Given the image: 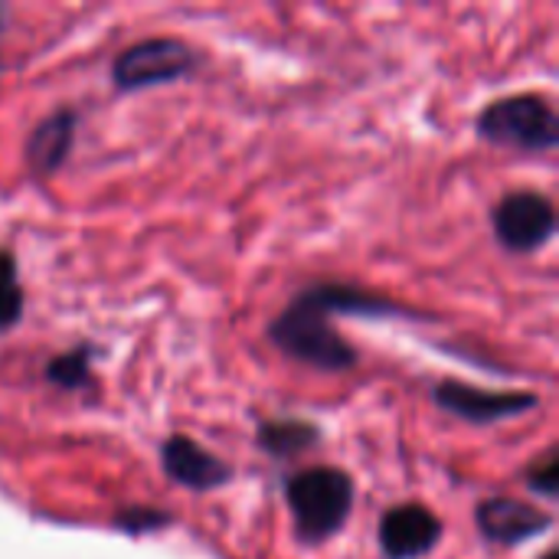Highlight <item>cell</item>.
Masks as SVG:
<instances>
[{"instance_id": "cell-1", "label": "cell", "mask_w": 559, "mask_h": 559, "mask_svg": "<svg viewBox=\"0 0 559 559\" xmlns=\"http://www.w3.org/2000/svg\"><path fill=\"white\" fill-rule=\"evenodd\" d=\"M265 337L288 360L324 373H350L360 364V354L341 337L334 314L318 301L311 285L292 295V301L269 321Z\"/></svg>"}, {"instance_id": "cell-2", "label": "cell", "mask_w": 559, "mask_h": 559, "mask_svg": "<svg viewBox=\"0 0 559 559\" xmlns=\"http://www.w3.org/2000/svg\"><path fill=\"white\" fill-rule=\"evenodd\" d=\"M285 504L292 511L295 537L305 547L334 540L354 511V478L334 465H314L285 478Z\"/></svg>"}, {"instance_id": "cell-3", "label": "cell", "mask_w": 559, "mask_h": 559, "mask_svg": "<svg viewBox=\"0 0 559 559\" xmlns=\"http://www.w3.org/2000/svg\"><path fill=\"white\" fill-rule=\"evenodd\" d=\"M481 141L521 154H550L559 144V118L554 102L540 92L495 98L475 118Z\"/></svg>"}, {"instance_id": "cell-4", "label": "cell", "mask_w": 559, "mask_h": 559, "mask_svg": "<svg viewBox=\"0 0 559 559\" xmlns=\"http://www.w3.org/2000/svg\"><path fill=\"white\" fill-rule=\"evenodd\" d=\"M203 56L177 36H151L121 49L111 62V85L118 92H147L183 82L200 69Z\"/></svg>"}, {"instance_id": "cell-5", "label": "cell", "mask_w": 559, "mask_h": 559, "mask_svg": "<svg viewBox=\"0 0 559 559\" xmlns=\"http://www.w3.org/2000/svg\"><path fill=\"white\" fill-rule=\"evenodd\" d=\"M491 229L501 249L514 255H534L557 236V210L554 200L540 190H514L504 193L491 210Z\"/></svg>"}, {"instance_id": "cell-6", "label": "cell", "mask_w": 559, "mask_h": 559, "mask_svg": "<svg viewBox=\"0 0 559 559\" xmlns=\"http://www.w3.org/2000/svg\"><path fill=\"white\" fill-rule=\"evenodd\" d=\"M432 403L455 416V419H465L472 426H495V423H504V419H518L531 409L540 406L537 393H527V390H481V386H472V383H462V380H439L432 386Z\"/></svg>"}, {"instance_id": "cell-7", "label": "cell", "mask_w": 559, "mask_h": 559, "mask_svg": "<svg viewBox=\"0 0 559 559\" xmlns=\"http://www.w3.org/2000/svg\"><path fill=\"white\" fill-rule=\"evenodd\" d=\"M557 524V518L550 511H540L531 501L521 498H485L475 508V527L478 534L495 544V547H521L527 540H537L544 534H550Z\"/></svg>"}, {"instance_id": "cell-8", "label": "cell", "mask_w": 559, "mask_h": 559, "mask_svg": "<svg viewBox=\"0 0 559 559\" xmlns=\"http://www.w3.org/2000/svg\"><path fill=\"white\" fill-rule=\"evenodd\" d=\"M160 459V472L167 481H174L177 488H187L193 495H210L219 491L233 481V468L213 455L210 449H203L197 439L190 436H167L157 449Z\"/></svg>"}, {"instance_id": "cell-9", "label": "cell", "mask_w": 559, "mask_h": 559, "mask_svg": "<svg viewBox=\"0 0 559 559\" xmlns=\"http://www.w3.org/2000/svg\"><path fill=\"white\" fill-rule=\"evenodd\" d=\"M442 521L426 504H396L380 518V550L386 559L429 557L442 540Z\"/></svg>"}, {"instance_id": "cell-10", "label": "cell", "mask_w": 559, "mask_h": 559, "mask_svg": "<svg viewBox=\"0 0 559 559\" xmlns=\"http://www.w3.org/2000/svg\"><path fill=\"white\" fill-rule=\"evenodd\" d=\"M75 131H79V111L75 108L62 105V108L49 111L26 134V144H23L26 167L36 177H52L56 170H62V164L69 160V154L75 147Z\"/></svg>"}, {"instance_id": "cell-11", "label": "cell", "mask_w": 559, "mask_h": 559, "mask_svg": "<svg viewBox=\"0 0 559 559\" xmlns=\"http://www.w3.org/2000/svg\"><path fill=\"white\" fill-rule=\"evenodd\" d=\"M321 429L301 416H275L255 426V449L269 459H295L318 449Z\"/></svg>"}, {"instance_id": "cell-12", "label": "cell", "mask_w": 559, "mask_h": 559, "mask_svg": "<svg viewBox=\"0 0 559 559\" xmlns=\"http://www.w3.org/2000/svg\"><path fill=\"white\" fill-rule=\"evenodd\" d=\"M95 357H98V347L92 344H75L72 350H62L56 357H49L43 377L49 386L62 390V393H79V390H88L95 383Z\"/></svg>"}, {"instance_id": "cell-13", "label": "cell", "mask_w": 559, "mask_h": 559, "mask_svg": "<svg viewBox=\"0 0 559 559\" xmlns=\"http://www.w3.org/2000/svg\"><path fill=\"white\" fill-rule=\"evenodd\" d=\"M174 524V514L164 508H151V504H128L111 518V527L128 534V537H147V534H160Z\"/></svg>"}, {"instance_id": "cell-14", "label": "cell", "mask_w": 559, "mask_h": 559, "mask_svg": "<svg viewBox=\"0 0 559 559\" xmlns=\"http://www.w3.org/2000/svg\"><path fill=\"white\" fill-rule=\"evenodd\" d=\"M527 488L537 495V498H547V501H557L559 498V455L557 449H550L544 459H537L527 475H524Z\"/></svg>"}, {"instance_id": "cell-15", "label": "cell", "mask_w": 559, "mask_h": 559, "mask_svg": "<svg viewBox=\"0 0 559 559\" xmlns=\"http://www.w3.org/2000/svg\"><path fill=\"white\" fill-rule=\"evenodd\" d=\"M23 288L16 278H0V334L13 331L23 321Z\"/></svg>"}, {"instance_id": "cell-16", "label": "cell", "mask_w": 559, "mask_h": 559, "mask_svg": "<svg viewBox=\"0 0 559 559\" xmlns=\"http://www.w3.org/2000/svg\"><path fill=\"white\" fill-rule=\"evenodd\" d=\"M7 29V7H0V33Z\"/></svg>"}, {"instance_id": "cell-17", "label": "cell", "mask_w": 559, "mask_h": 559, "mask_svg": "<svg viewBox=\"0 0 559 559\" xmlns=\"http://www.w3.org/2000/svg\"><path fill=\"white\" fill-rule=\"evenodd\" d=\"M540 559H559V554H557V550H547V554H544Z\"/></svg>"}]
</instances>
